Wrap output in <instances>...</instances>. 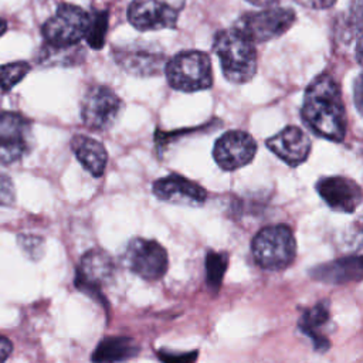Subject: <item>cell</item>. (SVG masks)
<instances>
[{"mask_svg":"<svg viewBox=\"0 0 363 363\" xmlns=\"http://www.w3.org/2000/svg\"><path fill=\"white\" fill-rule=\"evenodd\" d=\"M255 262L265 269H284L292 264L296 254V242L292 230L285 224H274L261 228L251 244Z\"/></svg>","mask_w":363,"mask_h":363,"instance_id":"cell-4","label":"cell"},{"mask_svg":"<svg viewBox=\"0 0 363 363\" xmlns=\"http://www.w3.org/2000/svg\"><path fill=\"white\" fill-rule=\"evenodd\" d=\"M6 28H7V23L0 17V37L3 35V33L6 31Z\"/></svg>","mask_w":363,"mask_h":363,"instance_id":"cell-30","label":"cell"},{"mask_svg":"<svg viewBox=\"0 0 363 363\" xmlns=\"http://www.w3.org/2000/svg\"><path fill=\"white\" fill-rule=\"evenodd\" d=\"M153 194L162 201L179 206H200L207 197L200 184L176 173L157 179L153 183Z\"/></svg>","mask_w":363,"mask_h":363,"instance_id":"cell-15","label":"cell"},{"mask_svg":"<svg viewBox=\"0 0 363 363\" xmlns=\"http://www.w3.org/2000/svg\"><path fill=\"white\" fill-rule=\"evenodd\" d=\"M115 274V265L108 252L95 248L86 251L75 272V286L99 303L106 305L102 288L106 286Z\"/></svg>","mask_w":363,"mask_h":363,"instance_id":"cell-9","label":"cell"},{"mask_svg":"<svg viewBox=\"0 0 363 363\" xmlns=\"http://www.w3.org/2000/svg\"><path fill=\"white\" fill-rule=\"evenodd\" d=\"M257 153L254 138L244 130H228L221 135L213 149L216 163L224 170H237L248 164Z\"/></svg>","mask_w":363,"mask_h":363,"instance_id":"cell-13","label":"cell"},{"mask_svg":"<svg viewBox=\"0 0 363 363\" xmlns=\"http://www.w3.org/2000/svg\"><path fill=\"white\" fill-rule=\"evenodd\" d=\"M295 18L296 14L292 9L265 7L261 11L242 14L235 21L234 28L257 44L281 37L292 27Z\"/></svg>","mask_w":363,"mask_h":363,"instance_id":"cell-6","label":"cell"},{"mask_svg":"<svg viewBox=\"0 0 363 363\" xmlns=\"http://www.w3.org/2000/svg\"><path fill=\"white\" fill-rule=\"evenodd\" d=\"M257 7H272L274 4H277L279 0H245Z\"/></svg>","mask_w":363,"mask_h":363,"instance_id":"cell-28","label":"cell"},{"mask_svg":"<svg viewBox=\"0 0 363 363\" xmlns=\"http://www.w3.org/2000/svg\"><path fill=\"white\" fill-rule=\"evenodd\" d=\"M329 306L330 302L323 299L312 308L306 309L299 319V329L313 340L315 350L318 352H325L330 347V342L323 333V329L330 322Z\"/></svg>","mask_w":363,"mask_h":363,"instance_id":"cell-18","label":"cell"},{"mask_svg":"<svg viewBox=\"0 0 363 363\" xmlns=\"http://www.w3.org/2000/svg\"><path fill=\"white\" fill-rule=\"evenodd\" d=\"M164 74L173 89L196 92L213 85V69L210 57L197 50L180 51L164 65Z\"/></svg>","mask_w":363,"mask_h":363,"instance_id":"cell-3","label":"cell"},{"mask_svg":"<svg viewBox=\"0 0 363 363\" xmlns=\"http://www.w3.org/2000/svg\"><path fill=\"white\" fill-rule=\"evenodd\" d=\"M89 14L74 4L62 3L55 14L43 26V35L51 48H68L77 45L86 34Z\"/></svg>","mask_w":363,"mask_h":363,"instance_id":"cell-5","label":"cell"},{"mask_svg":"<svg viewBox=\"0 0 363 363\" xmlns=\"http://www.w3.org/2000/svg\"><path fill=\"white\" fill-rule=\"evenodd\" d=\"M214 52L218 55L224 77L234 84H245L257 72V50L238 30H221L214 37Z\"/></svg>","mask_w":363,"mask_h":363,"instance_id":"cell-2","label":"cell"},{"mask_svg":"<svg viewBox=\"0 0 363 363\" xmlns=\"http://www.w3.org/2000/svg\"><path fill=\"white\" fill-rule=\"evenodd\" d=\"M360 77L357 78V81H356V95H357V99H356V105H357V109L360 111V94H362V89H360Z\"/></svg>","mask_w":363,"mask_h":363,"instance_id":"cell-29","label":"cell"},{"mask_svg":"<svg viewBox=\"0 0 363 363\" xmlns=\"http://www.w3.org/2000/svg\"><path fill=\"white\" fill-rule=\"evenodd\" d=\"M316 191L333 210L353 213L362 203L360 186L345 176H328L316 182Z\"/></svg>","mask_w":363,"mask_h":363,"instance_id":"cell-14","label":"cell"},{"mask_svg":"<svg viewBox=\"0 0 363 363\" xmlns=\"http://www.w3.org/2000/svg\"><path fill=\"white\" fill-rule=\"evenodd\" d=\"M311 277L316 281L325 284H346L350 281H360L363 274L362 257L360 255H347L337 258L320 265H316L311 269Z\"/></svg>","mask_w":363,"mask_h":363,"instance_id":"cell-17","label":"cell"},{"mask_svg":"<svg viewBox=\"0 0 363 363\" xmlns=\"http://www.w3.org/2000/svg\"><path fill=\"white\" fill-rule=\"evenodd\" d=\"M228 265L227 252L210 251L206 257V282L210 289L218 291Z\"/></svg>","mask_w":363,"mask_h":363,"instance_id":"cell-22","label":"cell"},{"mask_svg":"<svg viewBox=\"0 0 363 363\" xmlns=\"http://www.w3.org/2000/svg\"><path fill=\"white\" fill-rule=\"evenodd\" d=\"M115 62L126 72L136 77H155L164 71L166 55L156 47L146 43L126 44L112 50Z\"/></svg>","mask_w":363,"mask_h":363,"instance_id":"cell-11","label":"cell"},{"mask_svg":"<svg viewBox=\"0 0 363 363\" xmlns=\"http://www.w3.org/2000/svg\"><path fill=\"white\" fill-rule=\"evenodd\" d=\"M303 122L319 136L342 142L346 133V111L337 82L328 74L318 75L306 88L301 109Z\"/></svg>","mask_w":363,"mask_h":363,"instance_id":"cell-1","label":"cell"},{"mask_svg":"<svg viewBox=\"0 0 363 363\" xmlns=\"http://www.w3.org/2000/svg\"><path fill=\"white\" fill-rule=\"evenodd\" d=\"M28 71L30 65L24 61H16L0 65V88L3 91H10L28 74Z\"/></svg>","mask_w":363,"mask_h":363,"instance_id":"cell-23","label":"cell"},{"mask_svg":"<svg viewBox=\"0 0 363 363\" xmlns=\"http://www.w3.org/2000/svg\"><path fill=\"white\" fill-rule=\"evenodd\" d=\"M183 7L184 0H133L128 20L140 31L174 28Z\"/></svg>","mask_w":363,"mask_h":363,"instance_id":"cell-10","label":"cell"},{"mask_svg":"<svg viewBox=\"0 0 363 363\" xmlns=\"http://www.w3.org/2000/svg\"><path fill=\"white\" fill-rule=\"evenodd\" d=\"M33 143L30 122L14 112L0 113V163L10 164L28 153Z\"/></svg>","mask_w":363,"mask_h":363,"instance_id":"cell-12","label":"cell"},{"mask_svg":"<svg viewBox=\"0 0 363 363\" xmlns=\"http://www.w3.org/2000/svg\"><path fill=\"white\" fill-rule=\"evenodd\" d=\"M13 200H14L13 183L7 176L0 174V204L3 206L11 204Z\"/></svg>","mask_w":363,"mask_h":363,"instance_id":"cell-25","label":"cell"},{"mask_svg":"<svg viewBox=\"0 0 363 363\" xmlns=\"http://www.w3.org/2000/svg\"><path fill=\"white\" fill-rule=\"evenodd\" d=\"M71 147L79 163L92 176H102L108 162V153L101 142L85 135H75L71 140Z\"/></svg>","mask_w":363,"mask_h":363,"instance_id":"cell-19","label":"cell"},{"mask_svg":"<svg viewBox=\"0 0 363 363\" xmlns=\"http://www.w3.org/2000/svg\"><path fill=\"white\" fill-rule=\"evenodd\" d=\"M108 21H109V14L105 10L94 11L89 14V24L84 38L86 40L91 48L99 50L104 47L106 31H108Z\"/></svg>","mask_w":363,"mask_h":363,"instance_id":"cell-21","label":"cell"},{"mask_svg":"<svg viewBox=\"0 0 363 363\" xmlns=\"http://www.w3.org/2000/svg\"><path fill=\"white\" fill-rule=\"evenodd\" d=\"M13 350L11 342L0 335V363H4Z\"/></svg>","mask_w":363,"mask_h":363,"instance_id":"cell-27","label":"cell"},{"mask_svg":"<svg viewBox=\"0 0 363 363\" xmlns=\"http://www.w3.org/2000/svg\"><path fill=\"white\" fill-rule=\"evenodd\" d=\"M157 359L162 363H196L197 350L194 352H170L166 349L156 352Z\"/></svg>","mask_w":363,"mask_h":363,"instance_id":"cell-24","label":"cell"},{"mask_svg":"<svg viewBox=\"0 0 363 363\" xmlns=\"http://www.w3.org/2000/svg\"><path fill=\"white\" fill-rule=\"evenodd\" d=\"M295 1L303 7L313 9V10L329 9L336 3V0H295Z\"/></svg>","mask_w":363,"mask_h":363,"instance_id":"cell-26","label":"cell"},{"mask_svg":"<svg viewBox=\"0 0 363 363\" xmlns=\"http://www.w3.org/2000/svg\"><path fill=\"white\" fill-rule=\"evenodd\" d=\"M122 262L133 274L147 281L160 279L169 265L164 247L155 240L140 237L132 238L128 242L122 254Z\"/></svg>","mask_w":363,"mask_h":363,"instance_id":"cell-7","label":"cell"},{"mask_svg":"<svg viewBox=\"0 0 363 363\" xmlns=\"http://www.w3.org/2000/svg\"><path fill=\"white\" fill-rule=\"evenodd\" d=\"M139 350V345L132 337L111 336L98 343L91 359L94 363H119L135 357Z\"/></svg>","mask_w":363,"mask_h":363,"instance_id":"cell-20","label":"cell"},{"mask_svg":"<svg viewBox=\"0 0 363 363\" xmlns=\"http://www.w3.org/2000/svg\"><path fill=\"white\" fill-rule=\"evenodd\" d=\"M123 109L122 99L106 85H92L81 102L82 122L94 130L111 129Z\"/></svg>","mask_w":363,"mask_h":363,"instance_id":"cell-8","label":"cell"},{"mask_svg":"<svg viewBox=\"0 0 363 363\" xmlns=\"http://www.w3.org/2000/svg\"><path fill=\"white\" fill-rule=\"evenodd\" d=\"M268 149L289 166L305 162L311 152V139L298 126H286L267 140Z\"/></svg>","mask_w":363,"mask_h":363,"instance_id":"cell-16","label":"cell"}]
</instances>
